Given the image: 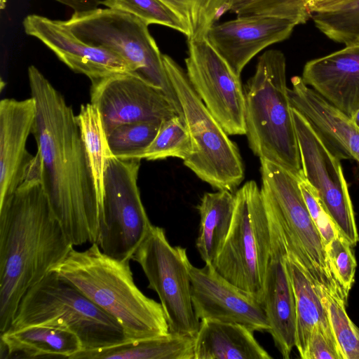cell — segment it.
<instances>
[{"label": "cell", "instance_id": "5b68a950", "mask_svg": "<svg viewBox=\"0 0 359 359\" xmlns=\"http://www.w3.org/2000/svg\"><path fill=\"white\" fill-rule=\"evenodd\" d=\"M29 325L68 330L79 337L83 351L130 341L114 317L53 271L26 292L8 330Z\"/></svg>", "mask_w": 359, "mask_h": 359}, {"label": "cell", "instance_id": "cb8c5ba5", "mask_svg": "<svg viewBox=\"0 0 359 359\" xmlns=\"http://www.w3.org/2000/svg\"><path fill=\"white\" fill-rule=\"evenodd\" d=\"M286 263L296 304L295 348L304 359L313 327L320 325L329 330L332 328L320 286L313 280L297 257L288 250Z\"/></svg>", "mask_w": 359, "mask_h": 359}, {"label": "cell", "instance_id": "4dcf8cb0", "mask_svg": "<svg viewBox=\"0 0 359 359\" xmlns=\"http://www.w3.org/2000/svg\"><path fill=\"white\" fill-rule=\"evenodd\" d=\"M320 287L330 326L343 359H359V328L347 314V299L337 292Z\"/></svg>", "mask_w": 359, "mask_h": 359}, {"label": "cell", "instance_id": "f35d334b", "mask_svg": "<svg viewBox=\"0 0 359 359\" xmlns=\"http://www.w3.org/2000/svg\"><path fill=\"white\" fill-rule=\"evenodd\" d=\"M67 6L74 12H85L96 9L102 4L101 0H55Z\"/></svg>", "mask_w": 359, "mask_h": 359}, {"label": "cell", "instance_id": "277c9868", "mask_svg": "<svg viewBox=\"0 0 359 359\" xmlns=\"http://www.w3.org/2000/svg\"><path fill=\"white\" fill-rule=\"evenodd\" d=\"M286 81L283 53L275 49L264 52L243 88L245 135L259 159L301 178L304 176Z\"/></svg>", "mask_w": 359, "mask_h": 359}, {"label": "cell", "instance_id": "52a82bcc", "mask_svg": "<svg viewBox=\"0 0 359 359\" xmlns=\"http://www.w3.org/2000/svg\"><path fill=\"white\" fill-rule=\"evenodd\" d=\"M163 62L180 103L193 152L184 164L214 189L233 192L244 179L238 149L192 87L186 70L170 56Z\"/></svg>", "mask_w": 359, "mask_h": 359}, {"label": "cell", "instance_id": "2e32d148", "mask_svg": "<svg viewBox=\"0 0 359 359\" xmlns=\"http://www.w3.org/2000/svg\"><path fill=\"white\" fill-rule=\"evenodd\" d=\"M25 33L41 41L72 71L92 81L117 73H132L129 65L111 50L79 38L62 20L32 14L22 22Z\"/></svg>", "mask_w": 359, "mask_h": 359}, {"label": "cell", "instance_id": "f546056e", "mask_svg": "<svg viewBox=\"0 0 359 359\" xmlns=\"http://www.w3.org/2000/svg\"><path fill=\"white\" fill-rule=\"evenodd\" d=\"M192 152V142L185 121L182 116L175 115L161 122L156 137L142 159L156 161L177 157L184 161Z\"/></svg>", "mask_w": 359, "mask_h": 359}, {"label": "cell", "instance_id": "30bf717a", "mask_svg": "<svg viewBox=\"0 0 359 359\" xmlns=\"http://www.w3.org/2000/svg\"><path fill=\"white\" fill-rule=\"evenodd\" d=\"M140 161L111 154L105 162L96 243L120 261L132 259L152 226L137 184Z\"/></svg>", "mask_w": 359, "mask_h": 359}, {"label": "cell", "instance_id": "9a60e30c", "mask_svg": "<svg viewBox=\"0 0 359 359\" xmlns=\"http://www.w3.org/2000/svg\"><path fill=\"white\" fill-rule=\"evenodd\" d=\"M191 301L198 320L205 319L243 325L252 331L269 332L261 302L220 275L212 264L190 266Z\"/></svg>", "mask_w": 359, "mask_h": 359}, {"label": "cell", "instance_id": "1f68e13d", "mask_svg": "<svg viewBox=\"0 0 359 359\" xmlns=\"http://www.w3.org/2000/svg\"><path fill=\"white\" fill-rule=\"evenodd\" d=\"M316 27L331 40L345 45L359 42V0L312 14Z\"/></svg>", "mask_w": 359, "mask_h": 359}, {"label": "cell", "instance_id": "ac0fdd59", "mask_svg": "<svg viewBox=\"0 0 359 359\" xmlns=\"http://www.w3.org/2000/svg\"><path fill=\"white\" fill-rule=\"evenodd\" d=\"M268 212L271 224L272 252L261 304L270 326L268 332L282 357L288 359L295 347V297L286 263L287 249L285 242L277 222L270 211Z\"/></svg>", "mask_w": 359, "mask_h": 359}, {"label": "cell", "instance_id": "4fadbf2b", "mask_svg": "<svg viewBox=\"0 0 359 359\" xmlns=\"http://www.w3.org/2000/svg\"><path fill=\"white\" fill-rule=\"evenodd\" d=\"M186 73L197 95L229 135H245L240 76L207 39L187 40Z\"/></svg>", "mask_w": 359, "mask_h": 359}, {"label": "cell", "instance_id": "ab89813d", "mask_svg": "<svg viewBox=\"0 0 359 359\" xmlns=\"http://www.w3.org/2000/svg\"><path fill=\"white\" fill-rule=\"evenodd\" d=\"M355 125L359 128V109L351 117Z\"/></svg>", "mask_w": 359, "mask_h": 359}, {"label": "cell", "instance_id": "e0dca14e", "mask_svg": "<svg viewBox=\"0 0 359 359\" xmlns=\"http://www.w3.org/2000/svg\"><path fill=\"white\" fill-rule=\"evenodd\" d=\"M297 24L270 15H242L214 24L206 39L212 48L239 76L245 65L269 46L292 34Z\"/></svg>", "mask_w": 359, "mask_h": 359}, {"label": "cell", "instance_id": "d6986e66", "mask_svg": "<svg viewBox=\"0 0 359 359\" xmlns=\"http://www.w3.org/2000/svg\"><path fill=\"white\" fill-rule=\"evenodd\" d=\"M36 117V102L30 98L0 102V205L17 189L32 158L26 143Z\"/></svg>", "mask_w": 359, "mask_h": 359}, {"label": "cell", "instance_id": "d4e9b609", "mask_svg": "<svg viewBox=\"0 0 359 359\" xmlns=\"http://www.w3.org/2000/svg\"><path fill=\"white\" fill-rule=\"evenodd\" d=\"M195 337L169 332L110 347L81 351L72 359H194Z\"/></svg>", "mask_w": 359, "mask_h": 359}, {"label": "cell", "instance_id": "8fae6325", "mask_svg": "<svg viewBox=\"0 0 359 359\" xmlns=\"http://www.w3.org/2000/svg\"><path fill=\"white\" fill-rule=\"evenodd\" d=\"M132 259L141 266L148 288L157 293L170 332L195 337L200 320L192 306L187 249L171 245L165 230L152 225Z\"/></svg>", "mask_w": 359, "mask_h": 359}, {"label": "cell", "instance_id": "83f0119b", "mask_svg": "<svg viewBox=\"0 0 359 359\" xmlns=\"http://www.w3.org/2000/svg\"><path fill=\"white\" fill-rule=\"evenodd\" d=\"M161 121H143L121 124L107 135L112 156L119 158H139L150 146L161 126Z\"/></svg>", "mask_w": 359, "mask_h": 359}, {"label": "cell", "instance_id": "7402d4cb", "mask_svg": "<svg viewBox=\"0 0 359 359\" xmlns=\"http://www.w3.org/2000/svg\"><path fill=\"white\" fill-rule=\"evenodd\" d=\"M1 358H65L83 351L72 332L46 325H29L1 333Z\"/></svg>", "mask_w": 359, "mask_h": 359}, {"label": "cell", "instance_id": "5bb4252c", "mask_svg": "<svg viewBox=\"0 0 359 359\" xmlns=\"http://www.w3.org/2000/svg\"><path fill=\"white\" fill-rule=\"evenodd\" d=\"M90 103L100 113L106 136L121 124L163 121L179 115L161 90L131 73H117L92 81Z\"/></svg>", "mask_w": 359, "mask_h": 359}, {"label": "cell", "instance_id": "d6a6232c", "mask_svg": "<svg viewBox=\"0 0 359 359\" xmlns=\"http://www.w3.org/2000/svg\"><path fill=\"white\" fill-rule=\"evenodd\" d=\"M224 11L237 16H275L292 20L297 25L311 18L304 0H228Z\"/></svg>", "mask_w": 359, "mask_h": 359}, {"label": "cell", "instance_id": "836d02e7", "mask_svg": "<svg viewBox=\"0 0 359 359\" xmlns=\"http://www.w3.org/2000/svg\"><path fill=\"white\" fill-rule=\"evenodd\" d=\"M102 4L133 14L149 25L165 26L188 36V29L182 20L160 0H103Z\"/></svg>", "mask_w": 359, "mask_h": 359}, {"label": "cell", "instance_id": "ba28073f", "mask_svg": "<svg viewBox=\"0 0 359 359\" xmlns=\"http://www.w3.org/2000/svg\"><path fill=\"white\" fill-rule=\"evenodd\" d=\"M271 252V224L262 189L255 181H248L235 192L231 227L212 265L261 302Z\"/></svg>", "mask_w": 359, "mask_h": 359}, {"label": "cell", "instance_id": "8d00e7d4", "mask_svg": "<svg viewBox=\"0 0 359 359\" xmlns=\"http://www.w3.org/2000/svg\"><path fill=\"white\" fill-rule=\"evenodd\" d=\"M304 359H343L332 330L320 325L313 327Z\"/></svg>", "mask_w": 359, "mask_h": 359}, {"label": "cell", "instance_id": "7a4b0ae2", "mask_svg": "<svg viewBox=\"0 0 359 359\" xmlns=\"http://www.w3.org/2000/svg\"><path fill=\"white\" fill-rule=\"evenodd\" d=\"M73 247L43 191L36 154L17 189L0 205L1 333L11 327L26 292Z\"/></svg>", "mask_w": 359, "mask_h": 359}, {"label": "cell", "instance_id": "e575fe53", "mask_svg": "<svg viewBox=\"0 0 359 359\" xmlns=\"http://www.w3.org/2000/svg\"><path fill=\"white\" fill-rule=\"evenodd\" d=\"M352 248L349 242L339 233L325 249L334 277L347 297L354 283L357 266Z\"/></svg>", "mask_w": 359, "mask_h": 359}, {"label": "cell", "instance_id": "7c38bea8", "mask_svg": "<svg viewBox=\"0 0 359 359\" xmlns=\"http://www.w3.org/2000/svg\"><path fill=\"white\" fill-rule=\"evenodd\" d=\"M304 178L316 190L339 233L355 247L359 241L353 204L340 159L292 107Z\"/></svg>", "mask_w": 359, "mask_h": 359}, {"label": "cell", "instance_id": "ffe728a7", "mask_svg": "<svg viewBox=\"0 0 359 359\" xmlns=\"http://www.w3.org/2000/svg\"><path fill=\"white\" fill-rule=\"evenodd\" d=\"M301 77L327 102L351 117L359 109V42L307 62Z\"/></svg>", "mask_w": 359, "mask_h": 359}, {"label": "cell", "instance_id": "3957f363", "mask_svg": "<svg viewBox=\"0 0 359 359\" xmlns=\"http://www.w3.org/2000/svg\"><path fill=\"white\" fill-rule=\"evenodd\" d=\"M51 271L114 317L130 341L170 332L161 303L144 295L135 285L130 261L104 254L97 243L83 251L73 247Z\"/></svg>", "mask_w": 359, "mask_h": 359}, {"label": "cell", "instance_id": "4316f807", "mask_svg": "<svg viewBox=\"0 0 359 359\" xmlns=\"http://www.w3.org/2000/svg\"><path fill=\"white\" fill-rule=\"evenodd\" d=\"M76 117L93 172L100 208L105 162L111 154L97 109L91 103L81 105L80 112Z\"/></svg>", "mask_w": 359, "mask_h": 359}, {"label": "cell", "instance_id": "8992f818", "mask_svg": "<svg viewBox=\"0 0 359 359\" xmlns=\"http://www.w3.org/2000/svg\"><path fill=\"white\" fill-rule=\"evenodd\" d=\"M62 22L85 42L118 55L129 65L133 74L161 90L183 117L163 65V54L148 24L133 14L110 8L74 12Z\"/></svg>", "mask_w": 359, "mask_h": 359}, {"label": "cell", "instance_id": "44dd1931", "mask_svg": "<svg viewBox=\"0 0 359 359\" xmlns=\"http://www.w3.org/2000/svg\"><path fill=\"white\" fill-rule=\"evenodd\" d=\"M291 83V107L311 123L339 159L353 158L359 163V128L351 118L307 86L301 76H293Z\"/></svg>", "mask_w": 359, "mask_h": 359}, {"label": "cell", "instance_id": "6da1fadb", "mask_svg": "<svg viewBox=\"0 0 359 359\" xmlns=\"http://www.w3.org/2000/svg\"><path fill=\"white\" fill-rule=\"evenodd\" d=\"M27 72L36 102L32 133L43 191L69 242L74 246L96 243L98 196L76 117L36 67L30 65Z\"/></svg>", "mask_w": 359, "mask_h": 359}, {"label": "cell", "instance_id": "9c48e42d", "mask_svg": "<svg viewBox=\"0 0 359 359\" xmlns=\"http://www.w3.org/2000/svg\"><path fill=\"white\" fill-rule=\"evenodd\" d=\"M261 187L265 203L277 222L288 251L297 257L313 280L346 298L330 267L325 247L311 219L297 177L260 159Z\"/></svg>", "mask_w": 359, "mask_h": 359}, {"label": "cell", "instance_id": "484cf974", "mask_svg": "<svg viewBox=\"0 0 359 359\" xmlns=\"http://www.w3.org/2000/svg\"><path fill=\"white\" fill-rule=\"evenodd\" d=\"M235 206V193L222 189L206 192L197 206L200 226L196 245L205 264L219 255L229 231Z\"/></svg>", "mask_w": 359, "mask_h": 359}, {"label": "cell", "instance_id": "74e56055", "mask_svg": "<svg viewBox=\"0 0 359 359\" xmlns=\"http://www.w3.org/2000/svg\"><path fill=\"white\" fill-rule=\"evenodd\" d=\"M352 0H304L306 8L311 14L337 9Z\"/></svg>", "mask_w": 359, "mask_h": 359}, {"label": "cell", "instance_id": "d590c367", "mask_svg": "<svg viewBox=\"0 0 359 359\" xmlns=\"http://www.w3.org/2000/svg\"><path fill=\"white\" fill-rule=\"evenodd\" d=\"M299 184L311 219L320 235L325 250L339 233L316 190L304 177L299 178Z\"/></svg>", "mask_w": 359, "mask_h": 359}, {"label": "cell", "instance_id": "f1b7e54d", "mask_svg": "<svg viewBox=\"0 0 359 359\" xmlns=\"http://www.w3.org/2000/svg\"><path fill=\"white\" fill-rule=\"evenodd\" d=\"M188 29L187 40L205 39L210 27L224 13L228 0H160Z\"/></svg>", "mask_w": 359, "mask_h": 359}, {"label": "cell", "instance_id": "603a6c76", "mask_svg": "<svg viewBox=\"0 0 359 359\" xmlns=\"http://www.w3.org/2000/svg\"><path fill=\"white\" fill-rule=\"evenodd\" d=\"M253 332L238 323L202 320L195 335L194 359H271Z\"/></svg>", "mask_w": 359, "mask_h": 359}]
</instances>
